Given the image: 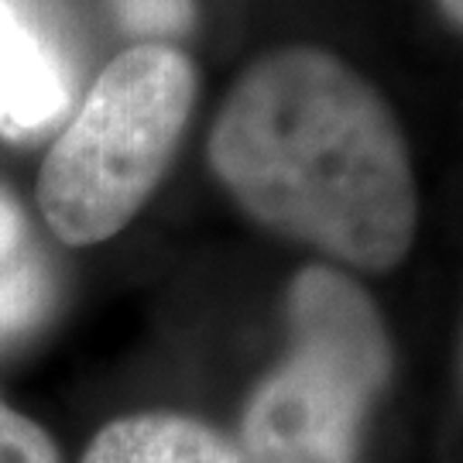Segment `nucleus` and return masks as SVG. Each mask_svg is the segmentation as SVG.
Segmentation results:
<instances>
[{"label":"nucleus","mask_w":463,"mask_h":463,"mask_svg":"<svg viewBox=\"0 0 463 463\" xmlns=\"http://www.w3.org/2000/svg\"><path fill=\"white\" fill-rule=\"evenodd\" d=\"M210 165L258 223L344 265L388 271L412 248L419 193L398 117L319 45H285L241 72Z\"/></svg>","instance_id":"obj_1"},{"label":"nucleus","mask_w":463,"mask_h":463,"mask_svg":"<svg viewBox=\"0 0 463 463\" xmlns=\"http://www.w3.org/2000/svg\"><path fill=\"white\" fill-rule=\"evenodd\" d=\"M288 357L244 412L248 463H357L371 402L392 378V344L344 271L302 268L285 296Z\"/></svg>","instance_id":"obj_2"},{"label":"nucleus","mask_w":463,"mask_h":463,"mask_svg":"<svg viewBox=\"0 0 463 463\" xmlns=\"http://www.w3.org/2000/svg\"><path fill=\"white\" fill-rule=\"evenodd\" d=\"M196 103V66L134 45L99 72L38 175V206L72 248L120 233L162 183Z\"/></svg>","instance_id":"obj_3"},{"label":"nucleus","mask_w":463,"mask_h":463,"mask_svg":"<svg viewBox=\"0 0 463 463\" xmlns=\"http://www.w3.org/2000/svg\"><path fill=\"white\" fill-rule=\"evenodd\" d=\"M69 110V86L49 45L0 0V134L38 137Z\"/></svg>","instance_id":"obj_4"},{"label":"nucleus","mask_w":463,"mask_h":463,"mask_svg":"<svg viewBox=\"0 0 463 463\" xmlns=\"http://www.w3.org/2000/svg\"><path fill=\"white\" fill-rule=\"evenodd\" d=\"M83 463H248L244 453L189 415L145 412L103 426Z\"/></svg>","instance_id":"obj_5"},{"label":"nucleus","mask_w":463,"mask_h":463,"mask_svg":"<svg viewBox=\"0 0 463 463\" xmlns=\"http://www.w3.org/2000/svg\"><path fill=\"white\" fill-rule=\"evenodd\" d=\"M52 298V279L38 258L0 265V340L34 326Z\"/></svg>","instance_id":"obj_6"},{"label":"nucleus","mask_w":463,"mask_h":463,"mask_svg":"<svg viewBox=\"0 0 463 463\" xmlns=\"http://www.w3.org/2000/svg\"><path fill=\"white\" fill-rule=\"evenodd\" d=\"M0 463H59L49 432L0 402Z\"/></svg>","instance_id":"obj_7"},{"label":"nucleus","mask_w":463,"mask_h":463,"mask_svg":"<svg viewBox=\"0 0 463 463\" xmlns=\"http://www.w3.org/2000/svg\"><path fill=\"white\" fill-rule=\"evenodd\" d=\"M128 32L179 34L193 24V0H117Z\"/></svg>","instance_id":"obj_8"},{"label":"nucleus","mask_w":463,"mask_h":463,"mask_svg":"<svg viewBox=\"0 0 463 463\" xmlns=\"http://www.w3.org/2000/svg\"><path fill=\"white\" fill-rule=\"evenodd\" d=\"M21 213L11 199L0 193V265L14 258L17 244H21Z\"/></svg>","instance_id":"obj_9"},{"label":"nucleus","mask_w":463,"mask_h":463,"mask_svg":"<svg viewBox=\"0 0 463 463\" xmlns=\"http://www.w3.org/2000/svg\"><path fill=\"white\" fill-rule=\"evenodd\" d=\"M439 7H443V14H447L457 28H463V0H439Z\"/></svg>","instance_id":"obj_10"}]
</instances>
